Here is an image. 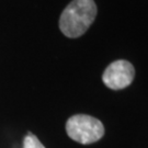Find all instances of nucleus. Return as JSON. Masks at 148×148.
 I'll return each instance as SVG.
<instances>
[{
	"label": "nucleus",
	"instance_id": "nucleus-3",
	"mask_svg": "<svg viewBox=\"0 0 148 148\" xmlns=\"http://www.w3.org/2000/svg\"><path fill=\"white\" fill-rule=\"evenodd\" d=\"M135 77V68L128 60H114L102 75L103 84L112 90H121L131 85Z\"/></svg>",
	"mask_w": 148,
	"mask_h": 148
},
{
	"label": "nucleus",
	"instance_id": "nucleus-4",
	"mask_svg": "<svg viewBox=\"0 0 148 148\" xmlns=\"http://www.w3.org/2000/svg\"><path fill=\"white\" fill-rule=\"evenodd\" d=\"M23 148H45V147H44V145L40 142V139L34 134L29 132V134L24 137V140H23Z\"/></svg>",
	"mask_w": 148,
	"mask_h": 148
},
{
	"label": "nucleus",
	"instance_id": "nucleus-1",
	"mask_svg": "<svg viewBox=\"0 0 148 148\" xmlns=\"http://www.w3.org/2000/svg\"><path fill=\"white\" fill-rule=\"evenodd\" d=\"M97 13L95 0H73L60 14L59 29L65 36L79 37L88 31Z\"/></svg>",
	"mask_w": 148,
	"mask_h": 148
},
{
	"label": "nucleus",
	"instance_id": "nucleus-2",
	"mask_svg": "<svg viewBox=\"0 0 148 148\" xmlns=\"http://www.w3.org/2000/svg\"><path fill=\"white\" fill-rule=\"evenodd\" d=\"M67 135L77 143L88 145L98 142L104 135L102 122L87 114H76L66 123Z\"/></svg>",
	"mask_w": 148,
	"mask_h": 148
}]
</instances>
